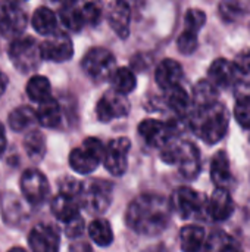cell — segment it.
Segmentation results:
<instances>
[{
    "label": "cell",
    "instance_id": "6da1fadb",
    "mask_svg": "<svg viewBox=\"0 0 250 252\" xmlns=\"http://www.w3.org/2000/svg\"><path fill=\"white\" fill-rule=\"evenodd\" d=\"M171 213V201L156 193H144L128 205L125 221L131 230L141 236H158L168 227Z\"/></svg>",
    "mask_w": 250,
    "mask_h": 252
},
{
    "label": "cell",
    "instance_id": "7a4b0ae2",
    "mask_svg": "<svg viewBox=\"0 0 250 252\" xmlns=\"http://www.w3.org/2000/svg\"><path fill=\"white\" fill-rule=\"evenodd\" d=\"M187 118L192 131L208 145L221 142L227 134L230 118L227 108L221 102L208 108H193Z\"/></svg>",
    "mask_w": 250,
    "mask_h": 252
},
{
    "label": "cell",
    "instance_id": "3957f363",
    "mask_svg": "<svg viewBox=\"0 0 250 252\" xmlns=\"http://www.w3.org/2000/svg\"><path fill=\"white\" fill-rule=\"evenodd\" d=\"M161 158L169 165H178L181 176L187 180H194L202 168L199 149L190 142L171 139L162 148Z\"/></svg>",
    "mask_w": 250,
    "mask_h": 252
},
{
    "label": "cell",
    "instance_id": "277c9868",
    "mask_svg": "<svg viewBox=\"0 0 250 252\" xmlns=\"http://www.w3.org/2000/svg\"><path fill=\"white\" fill-rule=\"evenodd\" d=\"M9 58L18 71L24 74L35 71L43 61L41 43L32 37H18L9 47Z\"/></svg>",
    "mask_w": 250,
    "mask_h": 252
},
{
    "label": "cell",
    "instance_id": "5b68a950",
    "mask_svg": "<svg viewBox=\"0 0 250 252\" xmlns=\"http://www.w3.org/2000/svg\"><path fill=\"white\" fill-rule=\"evenodd\" d=\"M105 146L96 137H87L69 154V165L78 174L93 173L105 158Z\"/></svg>",
    "mask_w": 250,
    "mask_h": 252
},
{
    "label": "cell",
    "instance_id": "8992f818",
    "mask_svg": "<svg viewBox=\"0 0 250 252\" xmlns=\"http://www.w3.org/2000/svg\"><path fill=\"white\" fill-rule=\"evenodd\" d=\"M81 66L88 78H91L96 83H102L106 80H111L115 74L116 68V59L113 53L105 47H93L90 49L83 61Z\"/></svg>",
    "mask_w": 250,
    "mask_h": 252
},
{
    "label": "cell",
    "instance_id": "52a82bcc",
    "mask_svg": "<svg viewBox=\"0 0 250 252\" xmlns=\"http://www.w3.org/2000/svg\"><path fill=\"white\" fill-rule=\"evenodd\" d=\"M171 207L183 220H196L208 213V201L205 195L187 186H181L174 190Z\"/></svg>",
    "mask_w": 250,
    "mask_h": 252
},
{
    "label": "cell",
    "instance_id": "ba28073f",
    "mask_svg": "<svg viewBox=\"0 0 250 252\" xmlns=\"http://www.w3.org/2000/svg\"><path fill=\"white\" fill-rule=\"evenodd\" d=\"M113 185L108 180H88L83 186L81 204L90 214H103L112 204Z\"/></svg>",
    "mask_w": 250,
    "mask_h": 252
},
{
    "label": "cell",
    "instance_id": "9c48e42d",
    "mask_svg": "<svg viewBox=\"0 0 250 252\" xmlns=\"http://www.w3.org/2000/svg\"><path fill=\"white\" fill-rule=\"evenodd\" d=\"M19 186L24 199L29 205H41L50 193L47 177L35 168H28L22 173Z\"/></svg>",
    "mask_w": 250,
    "mask_h": 252
},
{
    "label": "cell",
    "instance_id": "30bf717a",
    "mask_svg": "<svg viewBox=\"0 0 250 252\" xmlns=\"http://www.w3.org/2000/svg\"><path fill=\"white\" fill-rule=\"evenodd\" d=\"M28 22L25 10L13 1H0V34L7 38H18Z\"/></svg>",
    "mask_w": 250,
    "mask_h": 252
},
{
    "label": "cell",
    "instance_id": "8fae6325",
    "mask_svg": "<svg viewBox=\"0 0 250 252\" xmlns=\"http://www.w3.org/2000/svg\"><path fill=\"white\" fill-rule=\"evenodd\" d=\"M130 149H131V142L127 137H116L108 143L105 149L103 164H105V168L112 176L119 177L127 171Z\"/></svg>",
    "mask_w": 250,
    "mask_h": 252
},
{
    "label": "cell",
    "instance_id": "7c38bea8",
    "mask_svg": "<svg viewBox=\"0 0 250 252\" xmlns=\"http://www.w3.org/2000/svg\"><path fill=\"white\" fill-rule=\"evenodd\" d=\"M130 102L125 96L109 90L106 92L96 105V115L99 121L109 123L118 118H124L130 112Z\"/></svg>",
    "mask_w": 250,
    "mask_h": 252
},
{
    "label": "cell",
    "instance_id": "4fadbf2b",
    "mask_svg": "<svg viewBox=\"0 0 250 252\" xmlns=\"http://www.w3.org/2000/svg\"><path fill=\"white\" fill-rule=\"evenodd\" d=\"M174 124H167L159 120L147 118L139 124L140 137L152 148H164L177 133Z\"/></svg>",
    "mask_w": 250,
    "mask_h": 252
},
{
    "label": "cell",
    "instance_id": "5bb4252c",
    "mask_svg": "<svg viewBox=\"0 0 250 252\" xmlns=\"http://www.w3.org/2000/svg\"><path fill=\"white\" fill-rule=\"evenodd\" d=\"M74 55V44L68 34L57 31L41 43V56L44 61L66 62Z\"/></svg>",
    "mask_w": 250,
    "mask_h": 252
},
{
    "label": "cell",
    "instance_id": "9a60e30c",
    "mask_svg": "<svg viewBox=\"0 0 250 252\" xmlns=\"http://www.w3.org/2000/svg\"><path fill=\"white\" fill-rule=\"evenodd\" d=\"M31 252H59L60 238L55 227L49 224H37L28 236Z\"/></svg>",
    "mask_w": 250,
    "mask_h": 252
},
{
    "label": "cell",
    "instance_id": "2e32d148",
    "mask_svg": "<svg viewBox=\"0 0 250 252\" xmlns=\"http://www.w3.org/2000/svg\"><path fill=\"white\" fill-rule=\"evenodd\" d=\"M239 71L234 65V62L220 58L212 62L208 71V80L217 87V89H227L234 84L237 80Z\"/></svg>",
    "mask_w": 250,
    "mask_h": 252
},
{
    "label": "cell",
    "instance_id": "e0dca14e",
    "mask_svg": "<svg viewBox=\"0 0 250 252\" xmlns=\"http://www.w3.org/2000/svg\"><path fill=\"white\" fill-rule=\"evenodd\" d=\"M234 201L227 189H215L208 201V214L215 221L228 220L234 213Z\"/></svg>",
    "mask_w": 250,
    "mask_h": 252
},
{
    "label": "cell",
    "instance_id": "ac0fdd59",
    "mask_svg": "<svg viewBox=\"0 0 250 252\" xmlns=\"http://www.w3.org/2000/svg\"><path fill=\"white\" fill-rule=\"evenodd\" d=\"M183 75L184 72L181 63L169 58L164 59L155 71V80L158 86L165 92L178 87L183 80Z\"/></svg>",
    "mask_w": 250,
    "mask_h": 252
},
{
    "label": "cell",
    "instance_id": "d6986e66",
    "mask_svg": "<svg viewBox=\"0 0 250 252\" xmlns=\"http://www.w3.org/2000/svg\"><path fill=\"white\" fill-rule=\"evenodd\" d=\"M108 21L111 28L121 38H127L130 34L131 22V6L127 1H115L111 4L108 12Z\"/></svg>",
    "mask_w": 250,
    "mask_h": 252
},
{
    "label": "cell",
    "instance_id": "ffe728a7",
    "mask_svg": "<svg viewBox=\"0 0 250 252\" xmlns=\"http://www.w3.org/2000/svg\"><path fill=\"white\" fill-rule=\"evenodd\" d=\"M211 179L217 189H227L233 182L231 164L225 151H218L211 161Z\"/></svg>",
    "mask_w": 250,
    "mask_h": 252
},
{
    "label": "cell",
    "instance_id": "44dd1931",
    "mask_svg": "<svg viewBox=\"0 0 250 252\" xmlns=\"http://www.w3.org/2000/svg\"><path fill=\"white\" fill-rule=\"evenodd\" d=\"M52 213L59 221L66 224L74 219L80 217V204L77 198L59 193L52 201Z\"/></svg>",
    "mask_w": 250,
    "mask_h": 252
},
{
    "label": "cell",
    "instance_id": "7402d4cb",
    "mask_svg": "<svg viewBox=\"0 0 250 252\" xmlns=\"http://www.w3.org/2000/svg\"><path fill=\"white\" fill-rule=\"evenodd\" d=\"M7 124H9L10 130H13L15 133L31 131L32 127L35 124H38L37 111H34L29 106H19L9 114Z\"/></svg>",
    "mask_w": 250,
    "mask_h": 252
},
{
    "label": "cell",
    "instance_id": "603a6c76",
    "mask_svg": "<svg viewBox=\"0 0 250 252\" xmlns=\"http://www.w3.org/2000/svg\"><path fill=\"white\" fill-rule=\"evenodd\" d=\"M205 229L196 224L184 226L180 230V247L183 252H200L205 248Z\"/></svg>",
    "mask_w": 250,
    "mask_h": 252
},
{
    "label": "cell",
    "instance_id": "cb8c5ba5",
    "mask_svg": "<svg viewBox=\"0 0 250 252\" xmlns=\"http://www.w3.org/2000/svg\"><path fill=\"white\" fill-rule=\"evenodd\" d=\"M31 25L38 34L50 37L55 32H57V16L52 9L41 6L37 7L35 12L32 13Z\"/></svg>",
    "mask_w": 250,
    "mask_h": 252
},
{
    "label": "cell",
    "instance_id": "d4e9b609",
    "mask_svg": "<svg viewBox=\"0 0 250 252\" xmlns=\"http://www.w3.org/2000/svg\"><path fill=\"white\" fill-rule=\"evenodd\" d=\"M203 252H242V248L231 235L222 230H215L206 238Z\"/></svg>",
    "mask_w": 250,
    "mask_h": 252
},
{
    "label": "cell",
    "instance_id": "484cf974",
    "mask_svg": "<svg viewBox=\"0 0 250 252\" xmlns=\"http://www.w3.org/2000/svg\"><path fill=\"white\" fill-rule=\"evenodd\" d=\"M165 102H167L168 108L171 111H174L178 118H187L190 115V112H192V108H190V105H192L190 96L180 86L167 92Z\"/></svg>",
    "mask_w": 250,
    "mask_h": 252
},
{
    "label": "cell",
    "instance_id": "4316f807",
    "mask_svg": "<svg viewBox=\"0 0 250 252\" xmlns=\"http://www.w3.org/2000/svg\"><path fill=\"white\" fill-rule=\"evenodd\" d=\"M59 18H60V22L65 25V28H68L72 32L81 31L85 25L81 4L74 3V1L62 4V7L59 10Z\"/></svg>",
    "mask_w": 250,
    "mask_h": 252
},
{
    "label": "cell",
    "instance_id": "83f0119b",
    "mask_svg": "<svg viewBox=\"0 0 250 252\" xmlns=\"http://www.w3.org/2000/svg\"><path fill=\"white\" fill-rule=\"evenodd\" d=\"M37 118H38V124L46 128L59 127L62 123V111L57 100L50 97L49 100L40 103L37 109Z\"/></svg>",
    "mask_w": 250,
    "mask_h": 252
},
{
    "label": "cell",
    "instance_id": "f1b7e54d",
    "mask_svg": "<svg viewBox=\"0 0 250 252\" xmlns=\"http://www.w3.org/2000/svg\"><path fill=\"white\" fill-rule=\"evenodd\" d=\"M218 89L209 80H200L193 89V105L194 108H208L218 102Z\"/></svg>",
    "mask_w": 250,
    "mask_h": 252
},
{
    "label": "cell",
    "instance_id": "f546056e",
    "mask_svg": "<svg viewBox=\"0 0 250 252\" xmlns=\"http://www.w3.org/2000/svg\"><path fill=\"white\" fill-rule=\"evenodd\" d=\"M112 81V90L127 96L128 93L134 92L137 87V78L136 74L133 72V69L127 68V66H121L115 71V74L111 78Z\"/></svg>",
    "mask_w": 250,
    "mask_h": 252
},
{
    "label": "cell",
    "instance_id": "4dcf8cb0",
    "mask_svg": "<svg viewBox=\"0 0 250 252\" xmlns=\"http://www.w3.org/2000/svg\"><path fill=\"white\" fill-rule=\"evenodd\" d=\"M50 93H52V86L49 78H46L44 75H34L27 83V94L32 102L43 103L52 97Z\"/></svg>",
    "mask_w": 250,
    "mask_h": 252
},
{
    "label": "cell",
    "instance_id": "1f68e13d",
    "mask_svg": "<svg viewBox=\"0 0 250 252\" xmlns=\"http://www.w3.org/2000/svg\"><path fill=\"white\" fill-rule=\"evenodd\" d=\"M90 239L99 247H109L113 242V232L111 223L105 219H96L88 226Z\"/></svg>",
    "mask_w": 250,
    "mask_h": 252
},
{
    "label": "cell",
    "instance_id": "d6a6232c",
    "mask_svg": "<svg viewBox=\"0 0 250 252\" xmlns=\"http://www.w3.org/2000/svg\"><path fill=\"white\" fill-rule=\"evenodd\" d=\"M1 211H3L4 221L10 224L21 223L25 219V210H24L21 199L12 193L4 195L3 202H1Z\"/></svg>",
    "mask_w": 250,
    "mask_h": 252
},
{
    "label": "cell",
    "instance_id": "836d02e7",
    "mask_svg": "<svg viewBox=\"0 0 250 252\" xmlns=\"http://www.w3.org/2000/svg\"><path fill=\"white\" fill-rule=\"evenodd\" d=\"M24 149L31 159L34 161L43 159L46 154V137L43 136V133L38 130L28 131L24 139Z\"/></svg>",
    "mask_w": 250,
    "mask_h": 252
},
{
    "label": "cell",
    "instance_id": "e575fe53",
    "mask_svg": "<svg viewBox=\"0 0 250 252\" xmlns=\"http://www.w3.org/2000/svg\"><path fill=\"white\" fill-rule=\"evenodd\" d=\"M220 13L225 21H236L249 10V3L246 1H224L220 6Z\"/></svg>",
    "mask_w": 250,
    "mask_h": 252
},
{
    "label": "cell",
    "instance_id": "d590c367",
    "mask_svg": "<svg viewBox=\"0 0 250 252\" xmlns=\"http://www.w3.org/2000/svg\"><path fill=\"white\" fill-rule=\"evenodd\" d=\"M184 30L197 34L206 24V13L202 9H189L184 16Z\"/></svg>",
    "mask_w": 250,
    "mask_h": 252
},
{
    "label": "cell",
    "instance_id": "8d00e7d4",
    "mask_svg": "<svg viewBox=\"0 0 250 252\" xmlns=\"http://www.w3.org/2000/svg\"><path fill=\"white\" fill-rule=\"evenodd\" d=\"M234 118L236 121L243 127L250 130V97L249 96H240L236 100L234 106Z\"/></svg>",
    "mask_w": 250,
    "mask_h": 252
},
{
    "label": "cell",
    "instance_id": "74e56055",
    "mask_svg": "<svg viewBox=\"0 0 250 252\" xmlns=\"http://www.w3.org/2000/svg\"><path fill=\"white\" fill-rule=\"evenodd\" d=\"M197 44H199V41H197V34L190 32V31H187V30H184V31L178 35V38H177V47H178V50H180L183 55H190V53H193V52L197 49Z\"/></svg>",
    "mask_w": 250,
    "mask_h": 252
},
{
    "label": "cell",
    "instance_id": "f35d334b",
    "mask_svg": "<svg viewBox=\"0 0 250 252\" xmlns=\"http://www.w3.org/2000/svg\"><path fill=\"white\" fill-rule=\"evenodd\" d=\"M81 9H83V15H84L85 25H97L100 22L102 15H103V10H102V6L99 3L87 1L84 4H81Z\"/></svg>",
    "mask_w": 250,
    "mask_h": 252
},
{
    "label": "cell",
    "instance_id": "ab89813d",
    "mask_svg": "<svg viewBox=\"0 0 250 252\" xmlns=\"http://www.w3.org/2000/svg\"><path fill=\"white\" fill-rule=\"evenodd\" d=\"M83 183L78 182L77 179H72V177H65L59 182V189H60V193L63 195H68V196H72V198H78L81 196L83 193Z\"/></svg>",
    "mask_w": 250,
    "mask_h": 252
},
{
    "label": "cell",
    "instance_id": "60d3db41",
    "mask_svg": "<svg viewBox=\"0 0 250 252\" xmlns=\"http://www.w3.org/2000/svg\"><path fill=\"white\" fill-rule=\"evenodd\" d=\"M84 227H85L84 226V220L80 216V217H77L72 221L65 224V233L69 238H80L83 235V232H84Z\"/></svg>",
    "mask_w": 250,
    "mask_h": 252
},
{
    "label": "cell",
    "instance_id": "b9f144b4",
    "mask_svg": "<svg viewBox=\"0 0 250 252\" xmlns=\"http://www.w3.org/2000/svg\"><path fill=\"white\" fill-rule=\"evenodd\" d=\"M234 65L239 71V74L249 75L250 74V50H243L237 55Z\"/></svg>",
    "mask_w": 250,
    "mask_h": 252
},
{
    "label": "cell",
    "instance_id": "7bdbcfd3",
    "mask_svg": "<svg viewBox=\"0 0 250 252\" xmlns=\"http://www.w3.org/2000/svg\"><path fill=\"white\" fill-rule=\"evenodd\" d=\"M6 149V133H4V127L0 123V155L4 152Z\"/></svg>",
    "mask_w": 250,
    "mask_h": 252
},
{
    "label": "cell",
    "instance_id": "ee69618b",
    "mask_svg": "<svg viewBox=\"0 0 250 252\" xmlns=\"http://www.w3.org/2000/svg\"><path fill=\"white\" fill-rule=\"evenodd\" d=\"M7 83H9L7 77L0 71V96L4 93V90H6V87H7Z\"/></svg>",
    "mask_w": 250,
    "mask_h": 252
},
{
    "label": "cell",
    "instance_id": "f6af8a7d",
    "mask_svg": "<svg viewBox=\"0 0 250 252\" xmlns=\"http://www.w3.org/2000/svg\"><path fill=\"white\" fill-rule=\"evenodd\" d=\"M71 252H90V250H88V247H87V245L81 244L80 247H72Z\"/></svg>",
    "mask_w": 250,
    "mask_h": 252
},
{
    "label": "cell",
    "instance_id": "bcb514c9",
    "mask_svg": "<svg viewBox=\"0 0 250 252\" xmlns=\"http://www.w3.org/2000/svg\"><path fill=\"white\" fill-rule=\"evenodd\" d=\"M7 252H28V251H25L24 248H19V247H13L12 250H9Z\"/></svg>",
    "mask_w": 250,
    "mask_h": 252
},
{
    "label": "cell",
    "instance_id": "7dc6e473",
    "mask_svg": "<svg viewBox=\"0 0 250 252\" xmlns=\"http://www.w3.org/2000/svg\"><path fill=\"white\" fill-rule=\"evenodd\" d=\"M249 142H250V134H249Z\"/></svg>",
    "mask_w": 250,
    "mask_h": 252
}]
</instances>
